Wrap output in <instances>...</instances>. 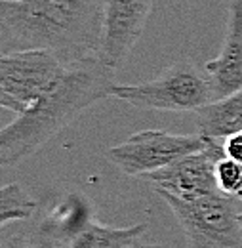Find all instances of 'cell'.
Returning a JSON list of instances; mask_svg holds the SVG:
<instances>
[{
  "mask_svg": "<svg viewBox=\"0 0 242 248\" xmlns=\"http://www.w3.org/2000/svg\"><path fill=\"white\" fill-rule=\"evenodd\" d=\"M223 151H225V156L242 162V132H237L223 140Z\"/></svg>",
  "mask_w": 242,
  "mask_h": 248,
  "instance_id": "obj_14",
  "label": "cell"
},
{
  "mask_svg": "<svg viewBox=\"0 0 242 248\" xmlns=\"http://www.w3.org/2000/svg\"><path fill=\"white\" fill-rule=\"evenodd\" d=\"M111 95L147 111H198L215 99L206 69L193 60H180L158 77L139 84H113Z\"/></svg>",
  "mask_w": 242,
  "mask_h": 248,
  "instance_id": "obj_3",
  "label": "cell"
},
{
  "mask_svg": "<svg viewBox=\"0 0 242 248\" xmlns=\"http://www.w3.org/2000/svg\"><path fill=\"white\" fill-rule=\"evenodd\" d=\"M162 199L178 217L187 248H241L242 227L233 197L213 193L195 201Z\"/></svg>",
  "mask_w": 242,
  "mask_h": 248,
  "instance_id": "obj_4",
  "label": "cell"
},
{
  "mask_svg": "<svg viewBox=\"0 0 242 248\" xmlns=\"http://www.w3.org/2000/svg\"><path fill=\"white\" fill-rule=\"evenodd\" d=\"M103 0H0V29L17 50H48L71 63L97 58Z\"/></svg>",
  "mask_w": 242,
  "mask_h": 248,
  "instance_id": "obj_2",
  "label": "cell"
},
{
  "mask_svg": "<svg viewBox=\"0 0 242 248\" xmlns=\"http://www.w3.org/2000/svg\"><path fill=\"white\" fill-rule=\"evenodd\" d=\"M208 138L200 134H170L164 130H141L107 151L109 162L128 176L143 178L162 170L178 158L206 147Z\"/></svg>",
  "mask_w": 242,
  "mask_h": 248,
  "instance_id": "obj_6",
  "label": "cell"
},
{
  "mask_svg": "<svg viewBox=\"0 0 242 248\" xmlns=\"http://www.w3.org/2000/svg\"><path fill=\"white\" fill-rule=\"evenodd\" d=\"M154 0H103L101 42L97 58L117 71L126 63L145 31Z\"/></svg>",
  "mask_w": 242,
  "mask_h": 248,
  "instance_id": "obj_8",
  "label": "cell"
},
{
  "mask_svg": "<svg viewBox=\"0 0 242 248\" xmlns=\"http://www.w3.org/2000/svg\"><path fill=\"white\" fill-rule=\"evenodd\" d=\"M204 69L212 80L215 99L242 88V0H231L221 52Z\"/></svg>",
  "mask_w": 242,
  "mask_h": 248,
  "instance_id": "obj_9",
  "label": "cell"
},
{
  "mask_svg": "<svg viewBox=\"0 0 242 248\" xmlns=\"http://www.w3.org/2000/svg\"><path fill=\"white\" fill-rule=\"evenodd\" d=\"M2 248H29V237L15 235V237H12Z\"/></svg>",
  "mask_w": 242,
  "mask_h": 248,
  "instance_id": "obj_15",
  "label": "cell"
},
{
  "mask_svg": "<svg viewBox=\"0 0 242 248\" xmlns=\"http://www.w3.org/2000/svg\"><path fill=\"white\" fill-rule=\"evenodd\" d=\"M239 223H241V227H242V212H239Z\"/></svg>",
  "mask_w": 242,
  "mask_h": 248,
  "instance_id": "obj_16",
  "label": "cell"
},
{
  "mask_svg": "<svg viewBox=\"0 0 242 248\" xmlns=\"http://www.w3.org/2000/svg\"><path fill=\"white\" fill-rule=\"evenodd\" d=\"M0 54H2V50H0Z\"/></svg>",
  "mask_w": 242,
  "mask_h": 248,
  "instance_id": "obj_19",
  "label": "cell"
},
{
  "mask_svg": "<svg viewBox=\"0 0 242 248\" xmlns=\"http://www.w3.org/2000/svg\"><path fill=\"white\" fill-rule=\"evenodd\" d=\"M36 210V201L19 184L0 186V225L27 219Z\"/></svg>",
  "mask_w": 242,
  "mask_h": 248,
  "instance_id": "obj_12",
  "label": "cell"
},
{
  "mask_svg": "<svg viewBox=\"0 0 242 248\" xmlns=\"http://www.w3.org/2000/svg\"><path fill=\"white\" fill-rule=\"evenodd\" d=\"M237 199H241V201H242V191L239 193V197H237Z\"/></svg>",
  "mask_w": 242,
  "mask_h": 248,
  "instance_id": "obj_17",
  "label": "cell"
},
{
  "mask_svg": "<svg viewBox=\"0 0 242 248\" xmlns=\"http://www.w3.org/2000/svg\"><path fill=\"white\" fill-rule=\"evenodd\" d=\"M113 69L99 58L67 63L60 80L27 111L0 128V166L12 168L75 123L93 103L111 95Z\"/></svg>",
  "mask_w": 242,
  "mask_h": 248,
  "instance_id": "obj_1",
  "label": "cell"
},
{
  "mask_svg": "<svg viewBox=\"0 0 242 248\" xmlns=\"http://www.w3.org/2000/svg\"><path fill=\"white\" fill-rule=\"evenodd\" d=\"M147 248H162V247H147Z\"/></svg>",
  "mask_w": 242,
  "mask_h": 248,
  "instance_id": "obj_18",
  "label": "cell"
},
{
  "mask_svg": "<svg viewBox=\"0 0 242 248\" xmlns=\"http://www.w3.org/2000/svg\"><path fill=\"white\" fill-rule=\"evenodd\" d=\"M67 62L48 50H12L0 54V107L15 115L50 90Z\"/></svg>",
  "mask_w": 242,
  "mask_h": 248,
  "instance_id": "obj_5",
  "label": "cell"
},
{
  "mask_svg": "<svg viewBox=\"0 0 242 248\" xmlns=\"http://www.w3.org/2000/svg\"><path fill=\"white\" fill-rule=\"evenodd\" d=\"M145 229V223L132 227H109L91 219L60 248H136Z\"/></svg>",
  "mask_w": 242,
  "mask_h": 248,
  "instance_id": "obj_11",
  "label": "cell"
},
{
  "mask_svg": "<svg viewBox=\"0 0 242 248\" xmlns=\"http://www.w3.org/2000/svg\"><path fill=\"white\" fill-rule=\"evenodd\" d=\"M197 121L200 136L219 141L242 132V88L198 109Z\"/></svg>",
  "mask_w": 242,
  "mask_h": 248,
  "instance_id": "obj_10",
  "label": "cell"
},
{
  "mask_svg": "<svg viewBox=\"0 0 242 248\" xmlns=\"http://www.w3.org/2000/svg\"><path fill=\"white\" fill-rule=\"evenodd\" d=\"M225 156L223 143L208 138L206 147L178 158L170 166L143 176V180L160 195L178 201H195L219 193L215 186V164Z\"/></svg>",
  "mask_w": 242,
  "mask_h": 248,
  "instance_id": "obj_7",
  "label": "cell"
},
{
  "mask_svg": "<svg viewBox=\"0 0 242 248\" xmlns=\"http://www.w3.org/2000/svg\"><path fill=\"white\" fill-rule=\"evenodd\" d=\"M215 186L219 193L227 197H239L242 191V162L221 156L215 164Z\"/></svg>",
  "mask_w": 242,
  "mask_h": 248,
  "instance_id": "obj_13",
  "label": "cell"
}]
</instances>
